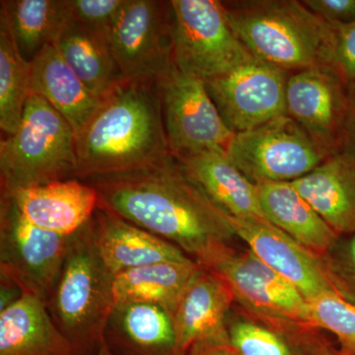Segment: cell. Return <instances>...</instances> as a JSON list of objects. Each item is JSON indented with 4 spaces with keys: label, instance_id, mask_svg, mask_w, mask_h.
Returning <instances> with one entry per match:
<instances>
[{
    "label": "cell",
    "instance_id": "2",
    "mask_svg": "<svg viewBox=\"0 0 355 355\" xmlns=\"http://www.w3.org/2000/svg\"><path fill=\"white\" fill-rule=\"evenodd\" d=\"M76 179L108 176L172 156L156 81L125 80L102 97L76 133Z\"/></svg>",
    "mask_w": 355,
    "mask_h": 355
},
{
    "label": "cell",
    "instance_id": "15",
    "mask_svg": "<svg viewBox=\"0 0 355 355\" xmlns=\"http://www.w3.org/2000/svg\"><path fill=\"white\" fill-rule=\"evenodd\" d=\"M236 237L268 268L282 275L307 301L336 291L322 258L268 221L229 216ZM338 293V292H336Z\"/></svg>",
    "mask_w": 355,
    "mask_h": 355
},
{
    "label": "cell",
    "instance_id": "26",
    "mask_svg": "<svg viewBox=\"0 0 355 355\" xmlns=\"http://www.w3.org/2000/svg\"><path fill=\"white\" fill-rule=\"evenodd\" d=\"M65 62L97 97L125 80L108 42L73 19L53 44Z\"/></svg>",
    "mask_w": 355,
    "mask_h": 355
},
{
    "label": "cell",
    "instance_id": "6",
    "mask_svg": "<svg viewBox=\"0 0 355 355\" xmlns=\"http://www.w3.org/2000/svg\"><path fill=\"white\" fill-rule=\"evenodd\" d=\"M113 279L97 253L89 221L72 236L51 295V316L74 349L104 342L114 309Z\"/></svg>",
    "mask_w": 355,
    "mask_h": 355
},
{
    "label": "cell",
    "instance_id": "12",
    "mask_svg": "<svg viewBox=\"0 0 355 355\" xmlns=\"http://www.w3.org/2000/svg\"><path fill=\"white\" fill-rule=\"evenodd\" d=\"M291 73L254 58L205 83L222 120L233 133L246 132L287 114Z\"/></svg>",
    "mask_w": 355,
    "mask_h": 355
},
{
    "label": "cell",
    "instance_id": "22",
    "mask_svg": "<svg viewBox=\"0 0 355 355\" xmlns=\"http://www.w3.org/2000/svg\"><path fill=\"white\" fill-rule=\"evenodd\" d=\"M31 95L50 103L74 133L87 123L102 98L93 94L65 62L55 44H48L31 62Z\"/></svg>",
    "mask_w": 355,
    "mask_h": 355
},
{
    "label": "cell",
    "instance_id": "24",
    "mask_svg": "<svg viewBox=\"0 0 355 355\" xmlns=\"http://www.w3.org/2000/svg\"><path fill=\"white\" fill-rule=\"evenodd\" d=\"M22 57L31 62L55 44L74 19L69 0H6L0 2Z\"/></svg>",
    "mask_w": 355,
    "mask_h": 355
},
{
    "label": "cell",
    "instance_id": "32",
    "mask_svg": "<svg viewBox=\"0 0 355 355\" xmlns=\"http://www.w3.org/2000/svg\"><path fill=\"white\" fill-rule=\"evenodd\" d=\"M335 27L333 67L347 85L355 83V21Z\"/></svg>",
    "mask_w": 355,
    "mask_h": 355
},
{
    "label": "cell",
    "instance_id": "23",
    "mask_svg": "<svg viewBox=\"0 0 355 355\" xmlns=\"http://www.w3.org/2000/svg\"><path fill=\"white\" fill-rule=\"evenodd\" d=\"M205 266L195 260L167 261L133 268L114 275V307L147 303L174 313L191 282Z\"/></svg>",
    "mask_w": 355,
    "mask_h": 355
},
{
    "label": "cell",
    "instance_id": "1",
    "mask_svg": "<svg viewBox=\"0 0 355 355\" xmlns=\"http://www.w3.org/2000/svg\"><path fill=\"white\" fill-rule=\"evenodd\" d=\"M83 181L97 191L99 209L171 243L202 266L236 237L229 214L173 155L141 169Z\"/></svg>",
    "mask_w": 355,
    "mask_h": 355
},
{
    "label": "cell",
    "instance_id": "37",
    "mask_svg": "<svg viewBox=\"0 0 355 355\" xmlns=\"http://www.w3.org/2000/svg\"><path fill=\"white\" fill-rule=\"evenodd\" d=\"M209 355H237L233 352L232 347L230 349L219 350V352H214V354Z\"/></svg>",
    "mask_w": 355,
    "mask_h": 355
},
{
    "label": "cell",
    "instance_id": "27",
    "mask_svg": "<svg viewBox=\"0 0 355 355\" xmlns=\"http://www.w3.org/2000/svg\"><path fill=\"white\" fill-rule=\"evenodd\" d=\"M31 62L18 50L6 14L0 10V128L6 135L19 127L31 96Z\"/></svg>",
    "mask_w": 355,
    "mask_h": 355
},
{
    "label": "cell",
    "instance_id": "18",
    "mask_svg": "<svg viewBox=\"0 0 355 355\" xmlns=\"http://www.w3.org/2000/svg\"><path fill=\"white\" fill-rule=\"evenodd\" d=\"M175 158L184 174L229 216L268 221L261 209L257 184L229 160L225 150L202 151Z\"/></svg>",
    "mask_w": 355,
    "mask_h": 355
},
{
    "label": "cell",
    "instance_id": "14",
    "mask_svg": "<svg viewBox=\"0 0 355 355\" xmlns=\"http://www.w3.org/2000/svg\"><path fill=\"white\" fill-rule=\"evenodd\" d=\"M233 303L223 279L203 268L173 313L177 355H209L231 347L226 320Z\"/></svg>",
    "mask_w": 355,
    "mask_h": 355
},
{
    "label": "cell",
    "instance_id": "30",
    "mask_svg": "<svg viewBox=\"0 0 355 355\" xmlns=\"http://www.w3.org/2000/svg\"><path fill=\"white\" fill-rule=\"evenodd\" d=\"M321 258L336 291L355 303V234L340 236Z\"/></svg>",
    "mask_w": 355,
    "mask_h": 355
},
{
    "label": "cell",
    "instance_id": "21",
    "mask_svg": "<svg viewBox=\"0 0 355 355\" xmlns=\"http://www.w3.org/2000/svg\"><path fill=\"white\" fill-rule=\"evenodd\" d=\"M266 219L306 249L322 257L340 236L289 182L257 184Z\"/></svg>",
    "mask_w": 355,
    "mask_h": 355
},
{
    "label": "cell",
    "instance_id": "31",
    "mask_svg": "<svg viewBox=\"0 0 355 355\" xmlns=\"http://www.w3.org/2000/svg\"><path fill=\"white\" fill-rule=\"evenodd\" d=\"M74 19L110 44L112 31L127 0H69Z\"/></svg>",
    "mask_w": 355,
    "mask_h": 355
},
{
    "label": "cell",
    "instance_id": "36",
    "mask_svg": "<svg viewBox=\"0 0 355 355\" xmlns=\"http://www.w3.org/2000/svg\"><path fill=\"white\" fill-rule=\"evenodd\" d=\"M97 355H114L112 354L109 345H107L106 340H104V342L100 345L99 352H98Z\"/></svg>",
    "mask_w": 355,
    "mask_h": 355
},
{
    "label": "cell",
    "instance_id": "10",
    "mask_svg": "<svg viewBox=\"0 0 355 355\" xmlns=\"http://www.w3.org/2000/svg\"><path fill=\"white\" fill-rule=\"evenodd\" d=\"M168 146L174 157L202 151L226 150L229 130L202 79L173 64L156 81Z\"/></svg>",
    "mask_w": 355,
    "mask_h": 355
},
{
    "label": "cell",
    "instance_id": "25",
    "mask_svg": "<svg viewBox=\"0 0 355 355\" xmlns=\"http://www.w3.org/2000/svg\"><path fill=\"white\" fill-rule=\"evenodd\" d=\"M108 327L132 355H177L173 313L162 306H116Z\"/></svg>",
    "mask_w": 355,
    "mask_h": 355
},
{
    "label": "cell",
    "instance_id": "13",
    "mask_svg": "<svg viewBox=\"0 0 355 355\" xmlns=\"http://www.w3.org/2000/svg\"><path fill=\"white\" fill-rule=\"evenodd\" d=\"M349 85L334 67L293 72L286 83V112L328 157L343 148Z\"/></svg>",
    "mask_w": 355,
    "mask_h": 355
},
{
    "label": "cell",
    "instance_id": "20",
    "mask_svg": "<svg viewBox=\"0 0 355 355\" xmlns=\"http://www.w3.org/2000/svg\"><path fill=\"white\" fill-rule=\"evenodd\" d=\"M74 352L43 299L22 293L0 311V355H73Z\"/></svg>",
    "mask_w": 355,
    "mask_h": 355
},
{
    "label": "cell",
    "instance_id": "5",
    "mask_svg": "<svg viewBox=\"0 0 355 355\" xmlns=\"http://www.w3.org/2000/svg\"><path fill=\"white\" fill-rule=\"evenodd\" d=\"M76 133L38 95L26 103L19 127L0 141L1 191L76 179Z\"/></svg>",
    "mask_w": 355,
    "mask_h": 355
},
{
    "label": "cell",
    "instance_id": "29",
    "mask_svg": "<svg viewBox=\"0 0 355 355\" xmlns=\"http://www.w3.org/2000/svg\"><path fill=\"white\" fill-rule=\"evenodd\" d=\"M228 333L237 355H295L286 338L250 318L232 322Z\"/></svg>",
    "mask_w": 355,
    "mask_h": 355
},
{
    "label": "cell",
    "instance_id": "19",
    "mask_svg": "<svg viewBox=\"0 0 355 355\" xmlns=\"http://www.w3.org/2000/svg\"><path fill=\"white\" fill-rule=\"evenodd\" d=\"M291 183L336 234H355V156L340 151Z\"/></svg>",
    "mask_w": 355,
    "mask_h": 355
},
{
    "label": "cell",
    "instance_id": "9",
    "mask_svg": "<svg viewBox=\"0 0 355 355\" xmlns=\"http://www.w3.org/2000/svg\"><path fill=\"white\" fill-rule=\"evenodd\" d=\"M225 153L229 160L256 184L291 183L328 158L288 114L234 133Z\"/></svg>",
    "mask_w": 355,
    "mask_h": 355
},
{
    "label": "cell",
    "instance_id": "16",
    "mask_svg": "<svg viewBox=\"0 0 355 355\" xmlns=\"http://www.w3.org/2000/svg\"><path fill=\"white\" fill-rule=\"evenodd\" d=\"M8 193L34 225L62 236L78 232L98 209L97 191L83 180L67 179Z\"/></svg>",
    "mask_w": 355,
    "mask_h": 355
},
{
    "label": "cell",
    "instance_id": "7",
    "mask_svg": "<svg viewBox=\"0 0 355 355\" xmlns=\"http://www.w3.org/2000/svg\"><path fill=\"white\" fill-rule=\"evenodd\" d=\"M175 65L203 83L254 58L238 38L218 0H171Z\"/></svg>",
    "mask_w": 355,
    "mask_h": 355
},
{
    "label": "cell",
    "instance_id": "33",
    "mask_svg": "<svg viewBox=\"0 0 355 355\" xmlns=\"http://www.w3.org/2000/svg\"><path fill=\"white\" fill-rule=\"evenodd\" d=\"M303 3L331 25L355 21V0H303Z\"/></svg>",
    "mask_w": 355,
    "mask_h": 355
},
{
    "label": "cell",
    "instance_id": "4",
    "mask_svg": "<svg viewBox=\"0 0 355 355\" xmlns=\"http://www.w3.org/2000/svg\"><path fill=\"white\" fill-rule=\"evenodd\" d=\"M203 266L223 279L248 318L277 331L293 347L302 349L318 335L307 299L249 249L226 245Z\"/></svg>",
    "mask_w": 355,
    "mask_h": 355
},
{
    "label": "cell",
    "instance_id": "3",
    "mask_svg": "<svg viewBox=\"0 0 355 355\" xmlns=\"http://www.w3.org/2000/svg\"><path fill=\"white\" fill-rule=\"evenodd\" d=\"M221 2L236 35L254 58L288 73L333 67L335 27L303 1Z\"/></svg>",
    "mask_w": 355,
    "mask_h": 355
},
{
    "label": "cell",
    "instance_id": "28",
    "mask_svg": "<svg viewBox=\"0 0 355 355\" xmlns=\"http://www.w3.org/2000/svg\"><path fill=\"white\" fill-rule=\"evenodd\" d=\"M308 302L315 328L333 334L343 354L355 355V303L335 291L324 292Z\"/></svg>",
    "mask_w": 355,
    "mask_h": 355
},
{
    "label": "cell",
    "instance_id": "17",
    "mask_svg": "<svg viewBox=\"0 0 355 355\" xmlns=\"http://www.w3.org/2000/svg\"><path fill=\"white\" fill-rule=\"evenodd\" d=\"M90 228L97 253L113 277L154 263L193 260L171 243L99 207Z\"/></svg>",
    "mask_w": 355,
    "mask_h": 355
},
{
    "label": "cell",
    "instance_id": "11",
    "mask_svg": "<svg viewBox=\"0 0 355 355\" xmlns=\"http://www.w3.org/2000/svg\"><path fill=\"white\" fill-rule=\"evenodd\" d=\"M171 1L127 0L110 38L121 76L157 81L174 62Z\"/></svg>",
    "mask_w": 355,
    "mask_h": 355
},
{
    "label": "cell",
    "instance_id": "35",
    "mask_svg": "<svg viewBox=\"0 0 355 355\" xmlns=\"http://www.w3.org/2000/svg\"><path fill=\"white\" fill-rule=\"evenodd\" d=\"M303 352L307 355H345L340 349H336L324 340H322L319 336H315L305 345Z\"/></svg>",
    "mask_w": 355,
    "mask_h": 355
},
{
    "label": "cell",
    "instance_id": "8",
    "mask_svg": "<svg viewBox=\"0 0 355 355\" xmlns=\"http://www.w3.org/2000/svg\"><path fill=\"white\" fill-rule=\"evenodd\" d=\"M73 236V235H72ZM72 236L44 230L27 220L7 193L0 203L1 279L48 303L67 258Z\"/></svg>",
    "mask_w": 355,
    "mask_h": 355
},
{
    "label": "cell",
    "instance_id": "34",
    "mask_svg": "<svg viewBox=\"0 0 355 355\" xmlns=\"http://www.w3.org/2000/svg\"><path fill=\"white\" fill-rule=\"evenodd\" d=\"M342 151L355 156V83L349 85V105L343 132Z\"/></svg>",
    "mask_w": 355,
    "mask_h": 355
}]
</instances>
